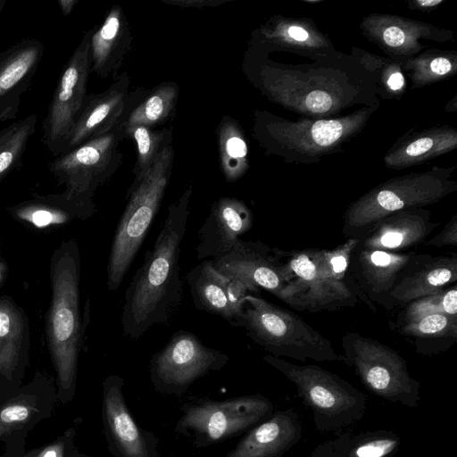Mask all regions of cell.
<instances>
[{
    "label": "cell",
    "instance_id": "52a82bcc",
    "mask_svg": "<svg viewBox=\"0 0 457 457\" xmlns=\"http://www.w3.org/2000/svg\"><path fill=\"white\" fill-rule=\"evenodd\" d=\"M263 361L295 385L318 431H337L363 418L366 395L338 375L318 365H299L270 354Z\"/></svg>",
    "mask_w": 457,
    "mask_h": 457
},
{
    "label": "cell",
    "instance_id": "1f68e13d",
    "mask_svg": "<svg viewBox=\"0 0 457 457\" xmlns=\"http://www.w3.org/2000/svg\"><path fill=\"white\" fill-rule=\"evenodd\" d=\"M436 313L457 317V287L455 284L404 305L403 311L396 317L395 322L392 324V328Z\"/></svg>",
    "mask_w": 457,
    "mask_h": 457
},
{
    "label": "cell",
    "instance_id": "f6af8a7d",
    "mask_svg": "<svg viewBox=\"0 0 457 457\" xmlns=\"http://www.w3.org/2000/svg\"><path fill=\"white\" fill-rule=\"evenodd\" d=\"M79 0H58V5L64 16H68L73 11Z\"/></svg>",
    "mask_w": 457,
    "mask_h": 457
},
{
    "label": "cell",
    "instance_id": "e575fe53",
    "mask_svg": "<svg viewBox=\"0 0 457 457\" xmlns=\"http://www.w3.org/2000/svg\"><path fill=\"white\" fill-rule=\"evenodd\" d=\"M37 122V113L14 122L13 130L0 148V180L21 162L29 140L36 131Z\"/></svg>",
    "mask_w": 457,
    "mask_h": 457
},
{
    "label": "cell",
    "instance_id": "60d3db41",
    "mask_svg": "<svg viewBox=\"0 0 457 457\" xmlns=\"http://www.w3.org/2000/svg\"><path fill=\"white\" fill-rule=\"evenodd\" d=\"M162 2L167 4L177 5L179 7H215L222 4L226 0H162Z\"/></svg>",
    "mask_w": 457,
    "mask_h": 457
},
{
    "label": "cell",
    "instance_id": "ba28073f",
    "mask_svg": "<svg viewBox=\"0 0 457 457\" xmlns=\"http://www.w3.org/2000/svg\"><path fill=\"white\" fill-rule=\"evenodd\" d=\"M456 189L455 182L432 173L391 179L350 204L344 215L342 232L346 238H358L386 216L436 204Z\"/></svg>",
    "mask_w": 457,
    "mask_h": 457
},
{
    "label": "cell",
    "instance_id": "7c38bea8",
    "mask_svg": "<svg viewBox=\"0 0 457 457\" xmlns=\"http://www.w3.org/2000/svg\"><path fill=\"white\" fill-rule=\"evenodd\" d=\"M91 33L92 29L84 33L65 63L42 121L41 141L54 158L64 153L69 133L87 96Z\"/></svg>",
    "mask_w": 457,
    "mask_h": 457
},
{
    "label": "cell",
    "instance_id": "7402d4cb",
    "mask_svg": "<svg viewBox=\"0 0 457 457\" xmlns=\"http://www.w3.org/2000/svg\"><path fill=\"white\" fill-rule=\"evenodd\" d=\"M54 395L52 379L39 372L26 386L4 395L6 398L0 400V440L25 436L49 414Z\"/></svg>",
    "mask_w": 457,
    "mask_h": 457
},
{
    "label": "cell",
    "instance_id": "f1b7e54d",
    "mask_svg": "<svg viewBox=\"0 0 457 457\" xmlns=\"http://www.w3.org/2000/svg\"><path fill=\"white\" fill-rule=\"evenodd\" d=\"M220 167L228 181L240 179L248 169V147L239 124L224 116L217 129Z\"/></svg>",
    "mask_w": 457,
    "mask_h": 457
},
{
    "label": "cell",
    "instance_id": "9a60e30c",
    "mask_svg": "<svg viewBox=\"0 0 457 457\" xmlns=\"http://www.w3.org/2000/svg\"><path fill=\"white\" fill-rule=\"evenodd\" d=\"M212 261L219 272L240 280L253 295L264 289L285 302L289 283L283 266L275 249L262 241L238 239L229 252Z\"/></svg>",
    "mask_w": 457,
    "mask_h": 457
},
{
    "label": "cell",
    "instance_id": "7a4b0ae2",
    "mask_svg": "<svg viewBox=\"0 0 457 457\" xmlns=\"http://www.w3.org/2000/svg\"><path fill=\"white\" fill-rule=\"evenodd\" d=\"M80 252L75 238L62 240L49 264L51 300L46 314V337L62 400L76 388L85 324L79 310Z\"/></svg>",
    "mask_w": 457,
    "mask_h": 457
},
{
    "label": "cell",
    "instance_id": "8992f818",
    "mask_svg": "<svg viewBox=\"0 0 457 457\" xmlns=\"http://www.w3.org/2000/svg\"><path fill=\"white\" fill-rule=\"evenodd\" d=\"M126 136L123 120L111 131L90 139L79 146L54 157L49 162V171L62 193L57 199L71 209L79 220L91 218L96 212L94 196L119 168L122 154L120 144Z\"/></svg>",
    "mask_w": 457,
    "mask_h": 457
},
{
    "label": "cell",
    "instance_id": "d6a6232c",
    "mask_svg": "<svg viewBox=\"0 0 457 457\" xmlns=\"http://www.w3.org/2000/svg\"><path fill=\"white\" fill-rule=\"evenodd\" d=\"M402 437L392 430H367L351 435L348 457H395L400 450Z\"/></svg>",
    "mask_w": 457,
    "mask_h": 457
},
{
    "label": "cell",
    "instance_id": "74e56055",
    "mask_svg": "<svg viewBox=\"0 0 457 457\" xmlns=\"http://www.w3.org/2000/svg\"><path fill=\"white\" fill-rule=\"evenodd\" d=\"M305 105L313 113H325L332 108L333 98L326 91H312L305 98Z\"/></svg>",
    "mask_w": 457,
    "mask_h": 457
},
{
    "label": "cell",
    "instance_id": "5b68a950",
    "mask_svg": "<svg viewBox=\"0 0 457 457\" xmlns=\"http://www.w3.org/2000/svg\"><path fill=\"white\" fill-rule=\"evenodd\" d=\"M241 304L235 327L244 328L268 354L302 362L344 361L331 342L295 312L255 295H245Z\"/></svg>",
    "mask_w": 457,
    "mask_h": 457
},
{
    "label": "cell",
    "instance_id": "ac0fdd59",
    "mask_svg": "<svg viewBox=\"0 0 457 457\" xmlns=\"http://www.w3.org/2000/svg\"><path fill=\"white\" fill-rule=\"evenodd\" d=\"M44 54V44L35 38L22 39L0 52V122L17 118L21 97Z\"/></svg>",
    "mask_w": 457,
    "mask_h": 457
},
{
    "label": "cell",
    "instance_id": "4dcf8cb0",
    "mask_svg": "<svg viewBox=\"0 0 457 457\" xmlns=\"http://www.w3.org/2000/svg\"><path fill=\"white\" fill-rule=\"evenodd\" d=\"M125 129V134L134 139L137 145V162L134 179H140L151 167L162 149L171 142V130H154L145 125H133Z\"/></svg>",
    "mask_w": 457,
    "mask_h": 457
},
{
    "label": "cell",
    "instance_id": "d4e9b609",
    "mask_svg": "<svg viewBox=\"0 0 457 457\" xmlns=\"http://www.w3.org/2000/svg\"><path fill=\"white\" fill-rule=\"evenodd\" d=\"M365 114V113H364ZM364 114L344 119L300 124L273 121L267 130L287 147L314 153L328 148L350 134L363 120Z\"/></svg>",
    "mask_w": 457,
    "mask_h": 457
},
{
    "label": "cell",
    "instance_id": "f907efd6",
    "mask_svg": "<svg viewBox=\"0 0 457 457\" xmlns=\"http://www.w3.org/2000/svg\"><path fill=\"white\" fill-rule=\"evenodd\" d=\"M69 457H87V456H84V455H73V456H69Z\"/></svg>",
    "mask_w": 457,
    "mask_h": 457
},
{
    "label": "cell",
    "instance_id": "5bb4252c",
    "mask_svg": "<svg viewBox=\"0 0 457 457\" xmlns=\"http://www.w3.org/2000/svg\"><path fill=\"white\" fill-rule=\"evenodd\" d=\"M124 379L109 375L103 382L102 417L105 439L113 457H160L155 435L141 428L129 412Z\"/></svg>",
    "mask_w": 457,
    "mask_h": 457
},
{
    "label": "cell",
    "instance_id": "7dc6e473",
    "mask_svg": "<svg viewBox=\"0 0 457 457\" xmlns=\"http://www.w3.org/2000/svg\"><path fill=\"white\" fill-rule=\"evenodd\" d=\"M14 123H12L8 127L4 128L3 130L0 131V148L4 144L6 139L11 135L12 131L13 130Z\"/></svg>",
    "mask_w": 457,
    "mask_h": 457
},
{
    "label": "cell",
    "instance_id": "7bdbcfd3",
    "mask_svg": "<svg viewBox=\"0 0 457 457\" xmlns=\"http://www.w3.org/2000/svg\"><path fill=\"white\" fill-rule=\"evenodd\" d=\"M288 36L296 41H305L309 37L308 32L298 26H292L287 29Z\"/></svg>",
    "mask_w": 457,
    "mask_h": 457
},
{
    "label": "cell",
    "instance_id": "ee69618b",
    "mask_svg": "<svg viewBox=\"0 0 457 457\" xmlns=\"http://www.w3.org/2000/svg\"><path fill=\"white\" fill-rule=\"evenodd\" d=\"M403 84L404 79L401 72L393 73L387 80V85L392 90L400 89L403 86Z\"/></svg>",
    "mask_w": 457,
    "mask_h": 457
},
{
    "label": "cell",
    "instance_id": "484cf974",
    "mask_svg": "<svg viewBox=\"0 0 457 457\" xmlns=\"http://www.w3.org/2000/svg\"><path fill=\"white\" fill-rule=\"evenodd\" d=\"M186 279L195 308L236 326L240 314L228 299L223 275L215 269L211 259L201 261L187 273Z\"/></svg>",
    "mask_w": 457,
    "mask_h": 457
},
{
    "label": "cell",
    "instance_id": "4316f807",
    "mask_svg": "<svg viewBox=\"0 0 457 457\" xmlns=\"http://www.w3.org/2000/svg\"><path fill=\"white\" fill-rule=\"evenodd\" d=\"M394 329L411 341L420 354H436L447 350L457 339V317L436 313Z\"/></svg>",
    "mask_w": 457,
    "mask_h": 457
},
{
    "label": "cell",
    "instance_id": "8fae6325",
    "mask_svg": "<svg viewBox=\"0 0 457 457\" xmlns=\"http://www.w3.org/2000/svg\"><path fill=\"white\" fill-rule=\"evenodd\" d=\"M228 360L225 353L208 347L195 334L178 330L153 354L150 379L160 394L181 396L197 379L220 370Z\"/></svg>",
    "mask_w": 457,
    "mask_h": 457
},
{
    "label": "cell",
    "instance_id": "2e32d148",
    "mask_svg": "<svg viewBox=\"0 0 457 457\" xmlns=\"http://www.w3.org/2000/svg\"><path fill=\"white\" fill-rule=\"evenodd\" d=\"M30 350V327L25 311L0 295V396L21 387Z\"/></svg>",
    "mask_w": 457,
    "mask_h": 457
},
{
    "label": "cell",
    "instance_id": "44dd1931",
    "mask_svg": "<svg viewBox=\"0 0 457 457\" xmlns=\"http://www.w3.org/2000/svg\"><path fill=\"white\" fill-rule=\"evenodd\" d=\"M439 225L431 220V213L423 208L397 212L378 221L358 237L357 246L387 252H403L428 240Z\"/></svg>",
    "mask_w": 457,
    "mask_h": 457
},
{
    "label": "cell",
    "instance_id": "6da1fadb",
    "mask_svg": "<svg viewBox=\"0 0 457 457\" xmlns=\"http://www.w3.org/2000/svg\"><path fill=\"white\" fill-rule=\"evenodd\" d=\"M192 187L168 207L162 227L124 293L123 335L136 340L157 324L169 325L183 299L179 255L190 213Z\"/></svg>",
    "mask_w": 457,
    "mask_h": 457
},
{
    "label": "cell",
    "instance_id": "603a6c76",
    "mask_svg": "<svg viewBox=\"0 0 457 457\" xmlns=\"http://www.w3.org/2000/svg\"><path fill=\"white\" fill-rule=\"evenodd\" d=\"M302 432L294 409L278 411L252 428L226 457H282L300 441Z\"/></svg>",
    "mask_w": 457,
    "mask_h": 457
},
{
    "label": "cell",
    "instance_id": "836d02e7",
    "mask_svg": "<svg viewBox=\"0 0 457 457\" xmlns=\"http://www.w3.org/2000/svg\"><path fill=\"white\" fill-rule=\"evenodd\" d=\"M456 145V136L448 132H437L411 142L389 157L393 165H407L436 155Z\"/></svg>",
    "mask_w": 457,
    "mask_h": 457
},
{
    "label": "cell",
    "instance_id": "cb8c5ba5",
    "mask_svg": "<svg viewBox=\"0 0 457 457\" xmlns=\"http://www.w3.org/2000/svg\"><path fill=\"white\" fill-rule=\"evenodd\" d=\"M132 47V35L122 9L113 6L104 22L92 28L90 37L91 71L102 79L117 78L125 57Z\"/></svg>",
    "mask_w": 457,
    "mask_h": 457
},
{
    "label": "cell",
    "instance_id": "e0dca14e",
    "mask_svg": "<svg viewBox=\"0 0 457 457\" xmlns=\"http://www.w3.org/2000/svg\"><path fill=\"white\" fill-rule=\"evenodd\" d=\"M115 79L105 91L87 95L69 133L64 153L108 133L120 122L129 101V78L123 72Z\"/></svg>",
    "mask_w": 457,
    "mask_h": 457
},
{
    "label": "cell",
    "instance_id": "c3c4849f",
    "mask_svg": "<svg viewBox=\"0 0 457 457\" xmlns=\"http://www.w3.org/2000/svg\"><path fill=\"white\" fill-rule=\"evenodd\" d=\"M417 3L423 7H433L436 4H441L442 1L441 0H419Z\"/></svg>",
    "mask_w": 457,
    "mask_h": 457
},
{
    "label": "cell",
    "instance_id": "83f0119b",
    "mask_svg": "<svg viewBox=\"0 0 457 457\" xmlns=\"http://www.w3.org/2000/svg\"><path fill=\"white\" fill-rule=\"evenodd\" d=\"M16 220L37 228H46L68 224L79 220L77 214L61 203L54 194H33V198L20 202L7 208Z\"/></svg>",
    "mask_w": 457,
    "mask_h": 457
},
{
    "label": "cell",
    "instance_id": "d6986e66",
    "mask_svg": "<svg viewBox=\"0 0 457 457\" xmlns=\"http://www.w3.org/2000/svg\"><path fill=\"white\" fill-rule=\"evenodd\" d=\"M253 222V213L243 201L233 197L215 201L198 231L197 260H212L226 254Z\"/></svg>",
    "mask_w": 457,
    "mask_h": 457
},
{
    "label": "cell",
    "instance_id": "277c9868",
    "mask_svg": "<svg viewBox=\"0 0 457 457\" xmlns=\"http://www.w3.org/2000/svg\"><path fill=\"white\" fill-rule=\"evenodd\" d=\"M174 160L171 142L157 155L148 170L134 179L127 193V204L117 224L107 264V287L117 290L159 210L169 185Z\"/></svg>",
    "mask_w": 457,
    "mask_h": 457
},
{
    "label": "cell",
    "instance_id": "f35d334b",
    "mask_svg": "<svg viewBox=\"0 0 457 457\" xmlns=\"http://www.w3.org/2000/svg\"><path fill=\"white\" fill-rule=\"evenodd\" d=\"M73 436L74 433L71 430L61 443L51 445L40 450L32 457H69V454L71 453Z\"/></svg>",
    "mask_w": 457,
    "mask_h": 457
},
{
    "label": "cell",
    "instance_id": "bcb514c9",
    "mask_svg": "<svg viewBox=\"0 0 457 457\" xmlns=\"http://www.w3.org/2000/svg\"><path fill=\"white\" fill-rule=\"evenodd\" d=\"M1 233H0V291L8 277V264L1 254Z\"/></svg>",
    "mask_w": 457,
    "mask_h": 457
},
{
    "label": "cell",
    "instance_id": "8d00e7d4",
    "mask_svg": "<svg viewBox=\"0 0 457 457\" xmlns=\"http://www.w3.org/2000/svg\"><path fill=\"white\" fill-rule=\"evenodd\" d=\"M423 245L432 247H455L457 245V216H453L445 225L443 230L439 234L428 240H426Z\"/></svg>",
    "mask_w": 457,
    "mask_h": 457
},
{
    "label": "cell",
    "instance_id": "ab89813d",
    "mask_svg": "<svg viewBox=\"0 0 457 457\" xmlns=\"http://www.w3.org/2000/svg\"><path fill=\"white\" fill-rule=\"evenodd\" d=\"M384 42L392 47H398L406 40L405 32L397 26H389L383 31Z\"/></svg>",
    "mask_w": 457,
    "mask_h": 457
},
{
    "label": "cell",
    "instance_id": "f546056e",
    "mask_svg": "<svg viewBox=\"0 0 457 457\" xmlns=\"http://www.w3.org/2000/svg\"><path fill=\"white\" fill-rule=\"evenodd\" d=\"M179 97L174 82H163L153 88L145 98L123 120L124 128L133 125L153 126L163 123L173 113Z\"/></svg>",
    "mask_w": 457,
    "mask_h": 457
},
{
    "label": "cell",
    "instance_id": "4fadbf2b",
    "mask_svg": "<svg viewBox=\"0 0 457 457\" xmlns=\"http://www.w3.org/2000/svg\"><path fill=\"white\" fill-rule=\"evenodd\" d=\"M416 253L364 249L356 245L347 274L357 298L374 312L376 304L391 310V291Z\"/></svg>",
    "mask_w": 457,
    "mask_h": 457
},
{
    "label": "cell",
    "instance_id": "d590c367",
    "mask_svg": "<svg viewBox=\"0 0 457 457\" xmlns=\"http://www.w3.org/2000/svg\"><path fill=\"white\" fill-rule=\"evenodd\" d=\"M351 432L345 431L336 437L318 445L309 457H348Z\"/></svg>",
    "mask_w": 457,
    "mask_h": 457
},
{
    "label": "cell",
    "instance_id": "30bf717a",
    "mask_svg": "<svg viewBox=\"0 0 457 457\" xmlns=\"http://www.w3.org/2000/svg\"><path fill=\"white\" fill-rule=\"evenodd\" d=\"M273 411L272 402L262 395L197 399L182 406L175 431L189 436L197 447H207L249 430Z\"/></svg>",
    "mask_w": 457,
    "mask_h": 457
},
{
    "label": "cell",
    "instance_id": "ffe728a7",
    "mask_svg": "<svg viewBox=\"0 0 457 457\" xmlns=\"http://www.w3.org/2000/svg\"><path fill=\"white\" fill-rule=\"evenodd\" d=\"M457 280V256L416 253L390 294L391 307L434 295Z\"/></svg>",
    "mask_w": 457,
    "mask_h": 457
},
{
    "label": "cell",
    "instance_id": "681fc988",
    "mask_svg": "<svg viewBox=\"0 0 457 457\" xmlns=\"http://www.w3.org/2000/svg\"><path fill=\"white\" fill-rule=\"evenodd\" d=\"M6 0H0V15H1V12L2 11L4 10L5 4H6Z\"/></svg>",
    "mask_w": 457,
    "mask_h": 457
},
{
    "label": "cell",
    "instance_id": "b9f144b4",
    "mask_svg": "<svg viewBox=\"0 0 457 457\" xmlns=\"http://www.w3.org/2000/svg\"><path fill=\"white\" fill-rule=\"evenodd\" d=\"M430 69L435 74L441 76L451 71L452 63L445 57H437L430 62Z\"/></svg>",
    "mask_w": 457,
    "mask_h": 457
},
{
    "label": "cell",
    "instance_id": "9c48e42d",
    "mask_svg": "<svg viewBox=\"0 0 457 457\" xmlns=\"http://www.w3.org/2000/svg\"><path fill=\"white\" fill-rule=\"evenodd\" d=\"M344 362L351 366L364 387L374 395L415 408L420 400V383L409 372L403 356L380 341L357 332L341 339Z\"/></svg>",
    "mask_w": 457,
    "mask_h": 457
},
{
    "label": "cell",
    "instance_id": "3957f363",
    "mask_svg": "<svg viewBox=\"0 0 457 457\" xmlns=\"http://www.w3.org/2000/svg\"><path fill=\"white\" fill-rule=\"evenodd\" d=\"M358 241L349 237L329 249L284 251L274 247L289 283L285 303L312 312L354 306L358 298L347 270Z\"/></svg>",
    "mask_w": 457,
    "mask_h": 457
}]
</instances>
